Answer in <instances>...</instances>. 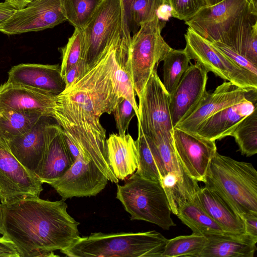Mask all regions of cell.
Here are the masks:
<instances>
[{"mask_svg": "<svg viewBox=\"0 0 257 257\" xmlns=\"http://www.w3.org/2000/svg\"><path fill=\"white\" fill-rule=\"evenodd\" d=\"M122 36L118 34L85 74L55 97L51 113L64 132L115 183L118 179L108 162L106 130L100 118L104 113H113L123 98L113 83L116 51Z\"/></svg>", "mask_w": 257, "mask_h": 257, "instance_id": "obj_1", "label": "cell"}, {"mask_svg": "<svg viewBox=\"0 0 257 257\" xmlns=\"http://www.w3.org/2000/svg\"><path fill=\"white\" fill-rule=\"evenodd\" d=\"M65 199H23L3 205L2 236L13 242L20 257L57 256L81 237L79 222L67 212Z\"/></svg>", "mask_w": 257, "mask_h": 257, "instance_id": "obj_2", "label": "cell"}, {"mask_svg": "<svg viewBox=\"0 0 257 257\" xmlns=\"http://www.w3.org/2000/svg\"><path fill=\"white\" fill-rule=\"evenodd\" d=\"M185 24L257 64V0H223L202 8Z\"/></svg>", "mask_w": 257, "mask_h": 257, "instance_id": "obj_3", "label": "cell"}, {"mask_svg": "<svg viewBox=\"0 0 257 257\" xmlns=\"http://www.w3.org/2000/svg\"><path fill=\"white\" fill-rule=\"evenodd\" d=\"M203 183L241 218L257 213V172L251 163L236 161L217 151Z\"/></svg>", "mask_w": 257, "mask_h": 257, "instance_id": "obj_4", "label": "cell"}, {"mask_svg": "<svg viewBox=\"0 0 257 257\" xmlns=\"http://www.w3.org/2000/svg\"><path fill=\"white\" fill-rule=\"evenodd\" d=\"M168 241L155 230L94 232L60 252L68 257H161Z\"/></svg>", "mask_w": 257, "mask_h": 257, "instance_id": "obj_5", "label": "cell"}, {"mask_svg": "<svg viewBox=\"0 0 257 257\" xmlns=\"http://www.w3.org/2000/svg\"><path fill=\"white\" fill-rule=\"evenodd\" d=\"M116 198L131 215L169 230L176 225L166 193L160 182L144 178L135 172L125 183L117 185Z\"/></svg>", "mask_w": 257, "mask_h": 257, "instance_id": "obj_6", "label": "cell"}, {"mask_svg": "<svg viewBox=\"0 0 257 257\" xmlns=\"http://www.w3.org/2000/svg\"><path fill=\"white\" fill-rule=\"evenodd\" d=\"M165 25L158 15L142 24L131 37L128 66L136 95L139 97L152 73L157 69L171 47L161 35Z\"/></svg>", "mask_w": 257, "mask_h": 257, "instance_id": "obj_7", "label": "cell"}, {"mask_svg": "<svg viewBox=\"0 0 257 257\" xmlns=\"http://www.w3.org/2000/svg\"><path fill=\"white\" fill-rule=\"evenodd\" d=\"M185 38L184 50L189 58L208 72H211L239 87L257 88V76L235 64L211 42L189 27Z\"/></svg>", "mask_w": 257, "mask_h": 257, "instance_id": "obj_8", "label": "cell"}, {"mask_svg": "<svg viewBox=\"0 0 257 257\" xmlns=\"http://www.w3.org/2000/svg\"><path fill=\"white\" fill-rule=\"evenodd\" d=\"M83 30L89 66L119 33L131 38L125 29L122 0H102Z\"/></svg>", "mask_w": 257, "mask_h": 257, "instance_id": "obj_9", "label": "cell"}, {"mask_svg": "<svg viewBox=\"0 0 257 257\" xmlns=\"http://www.w3.org/2000/svg\"><path fill=\"white\" fill-rule=\"evenodd\" d=\"M139 99L138 125L146 136L151 138L161 133L173 132L170 96L157 70L152 73Z\"/></svg>", "mask_w": 257, "mask_h": 257, "instance_id": "obj_10", "label": "cell"}, {"mask_svg": "<svg viewBox=\"0 0 257 257\" xmlns=\"http://www.w3.org/2000/svg\"><path fill=\"white\" fill-rule=\"evenodd\" d=\"M43 184L0 141L1 203L5 205L25 198L39 197Z\"/></svg>", "mask_w": 257, "mask_h": 257, "instance_id": "obj_11", "label": "cell"}, {"mask_svg": "<svg viewBox=\"0 0 257 257\" xmlns=\"http://www.w3.org/2000/svg\"><path fill=\"white\" fill-rule=\"evenodd\" d=\"M244 100L257 102V88H241L224 82L213 92L206 91L194 109L174 128L195 134L209 116Z\"/></svg>", "mask_w": 257, "mask_h": 257, "instance_id": "obj_12", "label": "cell"}, {"mask_svg": "<svg viewBox=\"0 0 257 257\" xmlns=\"http://www.w3.org/2000/svg\"><path fill=\"white\" fill-rule=\"evenodd\" d=\"M108 181L92 159L80 153L65 174L49 185L66 200L96 196L104 189Z\"/></svg>", "mask_w": 257, "mask_h": 257, "instance_id": "obj_13", "label": "cell"}, {"mask_svg": "<svg viewBox=\"0 0 257 257\" xmlns=\"http://www.w3.org/2000/svg\"><path fill=\"white\" fill-rule=\"evenodd\" d=\"M66 21L61 0H33L17 9L0 27V32L12 35L37 32Z\"/></svg>", "mask_w": 257, "mask_h": 257, "instance_id": "obj_14", "label": "cell"}, {"mask_svg": "<svg viewBox=\"0 0 257 257\" xmlns=\"http://www.w3.org/2000/svg\"><path fill=\"white\" fill-rule=\"evenodd\" d=\"M177 157L188 176L203 182L210 161L217 152L215 141L177 128L173 130Z\"/></svg>", "mask_w": 257, "mask_h": 257, "instance_id": "obj_15", "label": "cell"}, {"mask_svg": "<svg viewBox=\"0 0 257 257\" xmlns=\"http://www.w3.org/2000/svg\"><path fill=\"white\" fill-rule=\"evenodd\" d=\"M53 120L43 115L29 131L6 144L21 164L38 178L48 146V128Z\"/></svg>", "mask_w": 257, "mask_h": 257, "instance_id": "obj_16", "label": "cell"}, {"mask_svg": "<svg viewBox=\"0 0 257 257\" xmlns=\"http://www.w3.org/2000/svg\"><path fill=\"white\" fill-rule=\"evenodd\" d=\"M208 71L190 64L170 96V111L173 127L196 107L206 91Z\"/></svg>", "mask_w": 257, "mask_h": 257, "instance_id": "obj_17", "label": "cell"}, {"mask_svg": "<svg viewBox=\"0 0 257 257\" xmlns=\"http://www.w3.org/2000/svg\"><path fill=\"white\" fill-rule=\"evenodd\" d=\"M7 81L55 96L66 88L59 64H21L14 66L9 72Z\"/></svg>", "mask_w": 257, "mask_h": 257, "instance_id": "obj_18", "label": "cell"}, {"mask_svg": "<svg viewBox=\"0 0 257 257\" xmlns=\"http://www.w3.org/2000/svg\"><path fill=\"white\" fill-rule=\"evenodd\" d=\"M56 96L7 81L0 86V113L10 111H39L51 116Z\"/></svg>", "mask_w": 257, "mask_h": 257, "instance_id": "obj_19", "label": "cell"}, {"mask_svg": "<svg viewBox=\"0 0 257 257\" xmlns=\"http://www.w3.org/2000/svg\"><path fill=\"white\" fill-rule=\"evenodd\" d=\"M48 146L38 175L43 183L50 184L62 176L74 163L64 137L62 128L51 122L48 128Z\"/></svg>", "mask_w": 257, "mask_h": 257, "instance_id": "obj_20", "label": "cell"}, {"mask_svg": "<svg viewBox=\"0 0 257 257\" xmlns=\"http://www.w3.org/2000/svg\"><path fill=\"white\" fill-rule=\"evenodd\" d=\"M257 107V102L244 100L224 108L209 116L196 130L195 134L214 141L230 134L236 125Z\"/></svg>", "mask_w": 257, "mask_h": 257, "instance_id": "obj_21", "label": "cell"}, {"mask_svg": "<svg viewBox=\"0 0 257 257\" xmlns=\"http://www.w3.org/2000/svg\"><path fill=\"white\" fill-rule=\"evenodd\" d=\"M106 144L108 162L115 176L122 180L134 174L138 167V152L132 137L112 134Z\"/></svg>", "mask_w": 257, "mask_h": 257, "instance_id": "obj_22", "label": "cell"}, {"mask_svg": "<svg viewBox=\"0 0 257 257\" xmlns=\"http://www.w3.org/2000/svg\"><path fill=\"white\" fill-rule=\"evenodd\" d=\"M195 200L226 232L245 234L242 219L215 192L205 186L200 187Z\"/></svg>", "mask_w": 257, "mask_h": 257, "instance_id": "obj_23", "label": "cell"}, {"mask_svg": "<svg viewBox=\"0 0 257 257\" xmlns=\"http://www.w3.org/2000/svg\"><path fill=\"white\" fill-rule=\"evenodd\" d=\"M199 257H253L257 237L244 234H225L207 237Z\"/></svg>", "mask_w": 257, "mask_h": 257, "instance_id": "obj_24", "label": "cell"}, {"mask_svg": "<svg viewBox=\"0 0 257 257\" xmlns=\"http://www.w3.org/2000/svg\"><path fill=\"white\" fill-rule=\"evenodd\" d=\"M145 137L161 179L168 174L183 177H189L177 157L173 144V132L161 133L151 138Z\"/></svg>", "mask_w": 257, "mask_h": 257, "instance_id": "obj_25", "label": "cell"}, {"mask_svg": "<svg viewBox=\"0 0 257 257\" xmlns=\"http://www.w3.org/2000/svg\"><path fill=\"white\" fill-rule=\"evenodd\" d=\"M176 215L194 233L206 237L228 234L207 214L195 199L181 204L177 209Z\"/></svg>", "mask_w": 257, "mask_h": 257, "instance_id": "obj_26", "label": "cell"}, {"mask_svg": "<svg viewBox=\"0 0 257 257\" xmlns=\"http://www.w3.org/2000/svg\"><path fill=\"white\" fill-rule=\"evenodd\" d=\"M130 40L122 36L117 47L115 54L116 67L114 73V84L119 95L132 104L137 119L138 105L128 66V49Z\"/></svg>", "mask_w": 257, "mask_h": 257, "instance_id": "obj_27", "label": "cell"}, {"mask_svg": "<svg viewBox=\"0 0 257 257\" xmlns=\"http://www.w3.org/2000/svg\"><path fill=\"white\" fill-rule=\"evenodd\" d=\"M43 115L45 114L39 111H10L1 113L0 141L7 144L29 131Z\"/></svg>", "mask_w": 257, "mask_h": 257, "instance_id": "obj_28", "label": "cell"}, {"mask_svg": "<svg viewBox=\"0 0 257 257\" xmlns=\"http://www.w3.org/2000/svg\"><path fill=\"white\" fill-rule=\"evenodd\" d=\"M190 60L184 50L173 48L164 58L162 83L170 96L188 69Z\"/></svg>", "mask_w": 257, "mask_h": 257, "instance_id": "obj_29", "label": "cell"}, {"mask_svg": "<svg viewBox=\"0 0 257 257\" xmlns=\"http://www.w3.org/2000/svg\"><path fill=\"white\" fill-rule=\"evenodd\" d=\"M242 155L252 156L257 153V107L243 118L230 134Z\"/></svg>", "mask_w": 257, "mask_h": 257, "instance_id": "obj_30", "label": "cell"}, {"mask_svg": "<svg viewBox=\"0 0 257 257\" xmlns=\"http://www.w3.org/2000/svg\"><path fill=\"white\" fill-rule=\"evenodd\" d=\"M207 241L205 236L194 233L168 239L161 257H199Z\"/></svg>", "mask_w": 257, "mask_h": 257, "instance_id": "obj_31", "label": "cell"}, {"mask_svg": "<svg viewBox=\"0 0 257 257\" xmlns=\"http://www.w3.org/2000/svg\"><path fill=\"white\" fill-rule=\"evenodd\" d=\"M61 51L60 73L63 79L69 70L80 60L86 61L87 50L83 29L75 28L66 45L61 48Z\"/></svg>", "mask_w": 257, "mask_h": 257, "instance_id": "obj_32", "label": "cell"}, {"mask_svg": "<svg viewBox=\"0 0 257 257\" xmlns=\"http://www.w3.org/2000/svg\"><path fill=\"white\" fill-rule=\"evenodd\" d=\"M102 0H61L64 15L74 28L83 29Z\"/></svg>", "mask_w": 257, "mask_h": 257, "instance_id": "obj_33", "label": "cell"}, {"mask_svg": "<svg viewBox=\"0 0 257 257\" xmlns=\"http://www.w3.org/2000/svg\"><path fill=\"white\" fill-rule=\"evenodd\" d=\"M138 152V167L136 173L141 177L161 183V178L146 138L138 125V137L136 140Z\"/></svg>", "mask_w": 257, "mask_h": 257, "instance_id": "obj_34", "label": "cell"}, {"mask_svg": "<svg viewBox=\"0 0 257 257\" xmlns=\"http://www.w3.org/2000/svg\"><path fill=\"white\" fill-rule=\"evenodd\" d=\"M168 4L167 0H133L130 7V32L134 34L140 26L156 15L159 9Z\"/></svg>", "mask_w": 257, "mask_h": 257, "instance_id": "obj_35", "label": "cell"}, {"mask_svg": "<svg viewBox=\"0 0 257 257\" xmlns=\"http://www.w3.org/2000/svg\"><path fill=\"white\" fill-rule=\"evenodd\" d=\"M171 16L186 21L207 6L206 0H167Z\"/></svg>", "mask_w": 257, "mask_h": 257, "instance_id": "obj_36", "label": "cell"}, {"mask_svg": "<svg viewBox=\"0 0 257 257\" xmlns=\"http://www.w3.org/2000/svg\"><path fill=\"white\" fill-rule=\"evenodd\" d=\"M113 113L118 134L124 135L131 120L136 115L133 106L127 99L122 98L117 104Z\"/></svg>", "mask_w": 257, "mask_h": 257, "instance_id": "obj_37", "label": "cell"}, {"mask_svg": "<svg viewBox=\"0 0 257 257\" xmlns=\"http://www.w3.org/2000/svg\"><path fill=\"white\" fill-rule=\"evenodd\" d=\"M211 43L235 64L257 76V65L252 63L244 56L224 44L220 42H213Z\"/></svg>", "mask_w": 257, "mask_h": 257, "instance_id": "obj_38", "label": "cell"}, {"mask_svg": "<svg viewBox=\"0 0 257 257\" xmlns=\"http://www.w3.org/2000/svg\"><path fill=\"white\" fill-rule=\"evenodd\" d=\"M88 68L89 66L85 60H80L72 67L63 78L66 88L84 74Z\"/></svg>", "mask_w": 257, "mask_h": 257, "instance_id": "obj_39", "label": "cell"}, {"mask_svg": "<svg viewBox=\"0 0 257 257\" xmlns=\"http://www.w3.org/2000/svg\"><path fill=\"white\" fill-rule=\"evenodd\" d=\"M0 256L20 257L13 242L3 236L0 237Z\"/></svg>", "mask_w": 257, "mask_h": 257, "instance_id": "obj_40", "label": "cell"}, {"mask_svg": "<svg viewBox=\"0 0 257 257\" xmlns=\"http://www.w3.org/2000/svg\"><path fill=\"white\" fill-rule=\"evenodd\" d=\"M243 220L245 233L257 237V213H249L244 215Z\"/></svg>", "mask_w": 257, "mask_h": 257, "instance_id": "obj_41", "label": "cell"}, {"mask_svg": "<svg viewBox=\"0 0 257 257\" xmlns=\"http://www.w3.org/2000/svg\"><path fill=\"white\" fill-rule=\"evenodd\" d=\"M17 9L13 5L6 1L0 3V27L13 15Z\"/></svg>", "mask_w": 257, "mask_h": 257, "instance_id": "obj_42", "label": "cell"}, {"mask_svg": "<svg viewBox=\"0 0 257 257\" xmlns=\"http://www.w3.org/2000/svg\"><path fill=\"white\" fill-rule=\"evenodd\" d=\"M133 1V0H122L124 11L125 29L127 33L130 35H131L130 7Z\"/></svg>", "mask_w": 257, "mask_h": 257, "instance_id": "obj_43", "label": "cell"}, {"mask_svg": "<svg viewBox=\"0 0 257 257\" xmlns=\"http://www.w3.org/2000/svg\"><path fill=\"white\" fill-rule=\"evenodd\" d=\"M160 19L166 20L171 15V8L168 4H165L160 7L157 12Z\"/></svg>", "mask_w": 257, "mask_h": 257, "instance_id": "obj_44", "label": "cell"}, {"mask_svg": "<svg viewBox=\"0 0 257 257\" xmlns=\"http://www.w3.org/2000/svg\"><path fill=\"white\" fill-rule=\"evenodd\" d=\"M5 1L11 4L18 9H20L26 7L32 0H5Z\"/></svg>", "mask_w": 257, "mask_h": 257, "instance_id": "obj_45", "label": "cell"}, {"mask_svg": "<svg viewBox=\"0 0 257 257\" xmlns=\"http://www.w3.org/2000/svg\"><path fill=\"white\" fill-rule=\"evenodd\" d=\"M3 205L0 203V234H3Z\"/></svg>", "mask_w": 257, "mask_h": 257, "instance_id": "obj_46", "label": "cell"}, {"mask_svg": "<svg viewBox=\"0 0 257 257\" xmlns=\"http://www.w3.org/2000/svg\"><path fill=\"white\" fill-rule=\"evenodd\" d=\"M223 0H206L207 6H211L214 5Z\"/></svg>", "mask_w": 257, "mask_h": 257, "instance_id": "obj_47", "label": "cell"}, {"mask_svg": "<svg viewBox=\"0 0 257 257\" xmlns=\"http://www.w3.org/2000/svg\"><path fill=\"white\" fill-rule=\"evenodd\" d=\"M33 1V0H32Z\"/></svg>", "mask_w": 257, "mask_h": 257, "instance_id": "obj_48", "label": "cell"}]
</instances>
